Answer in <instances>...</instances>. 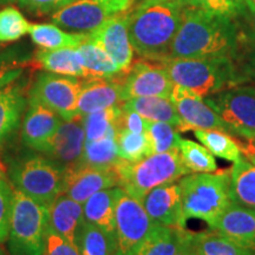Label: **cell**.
<instances>
[{
    "mask_svg": "<svg viewBox=\"0 0 255 255\" xmlns=\"http://www.w3.org/2000/svg\"><path fill=\"white\" fill-rule=\"evenodd\" d=\"M89 38L107 51L123 73L130 69L133 49L128 32V11L110 17L100 27L89 33Z\"/></svg>",
    "mask_w": 255,
    "mask_h": 255,
    "instance_id": "cell-15",
    "label": "cell"
},
{
    "mask_svg": "<svg viewBox=\"0 0 255 255\" xmlns=\"http://www.w3.org/2000/svg\"><path fill=\"white\" fill-rule=\"evenodd\" d=\"M148 126L149 121L137 114L136 111L122 109V114H121L119 123H117V131L121 129H126L131 132L145 133Z\"/></svg>",
    "mask_w": 255,
    "mask_h": 255,
    "instance_id": "cell-43",
    "label": "cell"
},
{
    "mask_svg": "<svg viewBox=\"0 0 255 255\" xmlns=\"http://www.w3.org/2000/svg\"><path fill=\"white\" fill-rule=\"evenodd\" d=\"M0 255H7V253H6V252L2 250V248H0Z\"/></svg>",
    "mask_w": 255,
    "mask_h": 255,
    "instance_id": "cell-52",
    "label": "cell"
},
{
    "mask_svg": "<svg viewBox=\"0 0 255 255\" xmlns=\"http://www.w3.org/2000/svg\"><path fill=\"white\" fill-rule=\"evenodd\" d=\"M145 133L150 141L152 154L178 150L181 136L178 130L171 124L149 121Z\"/></svg>",
    "mask_w": 255,
    "mask_h": 255,
    "instance_id": "cell-37",
    "label": "cell"
},
{
    "mask_svg": "<svg viewBox=\"0 0 255 255\" xmlns=\"http://www.w3.org/2000/svg\"><path fill=\"white\" fill-rule=\"evenodd\" d=\"M250 142V144H248V148L244 149V151L246 152V155L248 154H255V138L252 139V141H248Z\"/></svg>",
    "mask_w": 255,
    "mask_h": 255,
    "instance_id": "cell-48",
    "label": "cell"
},
{
    "mask_svg": "<svg viewBox=\"0 0 255 255\" xmlns=\"http://www.w3.org/2000/svg\"><path fill=\"white\" fill-rule=\"evenodd\" d=\"M124 193L121 187H114L94 194L83 206L85 221L97 226L115 237V216L120 197ZM116 239V238H115Z\"/></svg>",
    "mask_w": 255,
    "mask_h": 255,
    "instance_id": "cell-22",
    "label": "cell"
},
{
    "mask_svg": "<svg viewBox=\"0 0 255 255\" xmlns=\"http://www.w3.org/2000/svg\"><path fill=\"white\" fill-rule=\"evenodd\" d=\"M63 176L64 168L41 155L23 157L11 169L15 189L46 207L62 195Z\"/></svg>",
    "mask_w": 255,
    "mask_h": 255,
    "instance_id": "cell-7",
    "label": "cell"
},
{
    "mask_svg": "<svg viewBox=\"0 0 255 255\" xmlns=\"http://www.w3.org/2000/svg\"><path fill=\"white\" fill-rule=\"evenodd\" d=\"M12 203H13V189L0 175V245L4 244L8 239Z\"/></svg>",
    "mask_w": 255,
    "mask_h": 255,
    "instance_id": "cell-40",
    "label": "cell"
},
{
    "mask_svg": "<svg viewBox=\"0 0 255 255\" xmlns=\"http://www.w3.org/2000/svg\"><path fill=\"white\" fill-rule=\"evenodd\" d=\"M240 51V32L233 18L183 6L182 23L170 47L168 59L228 57Z\"/></svg>",
    "mask_w": 255,
    "mask_h": 255,
    "instance_id": "cell-1",
    "label": "cell"
},
{
    "mask_svg": "<svg viewBox=\"0 0 255 255\" xmlns=\"http://www.w3.org/2000/svg\"><path fill=\"white\" fill-rule=\"evenodd\" d=\"M228 127L231 136L255 138V88L232 87L205 98Z\"/></svg>",
    "mask_w": 255,
    "mask_h": 255,
    "instance_id": "cell-8",
    "label": "cell"
},
{
    "mask_svg": "<svg viewBox=\"0 0 255 255\" xmlns=\"http://www.w3.org/2000/svg\"><path fill=\"white\" fill-rule=\"evenodd\" d=\"M244 1H245V6H246L251 12L255 11V0H244Z\"/></svg>",
    "mask_w": 255,
    "mask_h": 255,
    "instance_id": "cell-49",
    "label": "cell"
},
{
    "mask_svg": "<svg viewBox=\"0 0 255 255\" xmlns=\"http://www.w3.org/2000/svg\"><path fill=\"white\" fill-rule=\"evenodd\" d=\"M120 177L114 167L75 164L64 168L62 194L84 205L97 191L119 187Z\"/></svg>",
    "mask_w": 255,
    "mask_h": 255,
    "instance_id": "cell-13",
    "label": "cell"
},
{
    "mask_svg": "<svg viewBox=\"0 0 255 255\" xmlns=\"http://www.w3.org/2000/svg\"><path fill=\"white\" fill-rule=\"evenodd\" d=\"M77 49L82 55L87 78H114L123 73L107 51L91 40L89 34Z\"/></svg>",
    "mask_w": 255,
    "mask_h": 255,
    "instance_id": "cell-28",
    "label": "cell"
},
{
    "mask_svg": "<svg viewBox=\"0 0 255 255\" xmlns=\"http://www.w3.org/2000/svg\"><path fill=\"white\" fill-rule=\"evenodd\" d=\"M180 4L231 18L246 8L244 0H180Z\"/></svg>",
    "mask_w": 255,
    "mask_h": 255,
    "instance_id": "cell-39",
    "label": "cell"
},
{
    "mask_svg": "<svg viewBox=\"0 0 255 255\" xmlns=\"http://www.w3.org/2000/svg\"><path fill=\"white\" fill-rule=\"evenodd\" d=\"M85 144V131L82 116L72 121H63L52 138L40 152L49 156L60 167L68 168L79 163Z\"/></svg>",
    "mask_w": 255,
    "mask_h": 255,
    "instance_id": "cell-17",
    "label": "cell"
},
{
    "mask_svg": "<svg viewBox=\"0 0 255 255\" xmlns=\"http://www.w3.org/2000/svg\"><path fill=\"white\" fill-rule=\"evenodd\" d=\"M122 114V105L95 111L82 116L85 142L97 141L108 136H116L117 123Z\"/></svg>",
    "mask_w": 255,
    "mask_h": 255,
    "instance_id": "cell-31",
    "label": "cell"
},
{
    "mask_svg": "<svg viewBox=\"0 0 255 255\" xmlns=\"http://www.w3.org/2000/svg\"><path fill=\"white\" fill-rule=\"evenodd\" d=\"M120 159L116 136H108L97 141L85 142L79 164L94 165V167H114Z\"/></svg>",
    "mask_w": 255,
    "mask_h": 255,
    "instance_id": "cell-34",
    "label": "cell"
},
{
    "mask_svg": "<svg viewBox=\"0 0 255 255\" xmlns=\"http://www.w3.org/2000/svg\"><path fill=\"white\" fill-rule=\"evenodd\" d=\"M122 109L132 110L151 122H163L174 126L182 131L183 122L170 98L138 97L128 100L122 104Z\"/></svg>",
    "mask_w": 255,
    "mask_h": 255,
    "instance_id": "cell-24",
    "label": "cell"
},
{
    "mask_svg": "<svg viewBox=\"0 0 255 255\" xmlns=\"http://www.w3.org/2000/svg\"><path fill=\"white\" fill-rule=\"evenodd\" d=\"M31 24L21 12L12 6L0 11V43L18 40L30 32Z\"/></svg>",
    "mask_w": 255,
    "mask_h": 255,
    "instance_id": "cell-38",
    "label": "cell"
},
{
    "mask_svg": "<svg viewBox=\"0 0 255 255\" xmlns=\"http://www.w3.org/2000/svg\"><path fill=\"white\" fill-rule=\"evenodd\" d=\"M27 102L23 84L17 81L0 90V148L18 129Z\"/></svg>",
    "mask_w": 255,
    "mask_h": 255,
    "instance_id": "cell-23",
    "label": "cell"
},
{
    "mask_svg": "<svg viewBox=\"0 0 255 255\" xmlns=\"http://www.w3.org/2000/svg\"><path fill=\"white\" fill-rule=\"evenodd\" d=\"M170 100L183 122L182 131L195 129L220 130L229 133L228 127L220 116L205 102V98L188 89L175 85ZM231 135V133H229Z\"/></svg>",
    "mask_w": 255,
    "mask_h": 255,
    "instance_id": "cell-14",
    "label": "cell"
},
{
    "mask_svg": "<svg viewBox=\"0 0 255 255\" xmlns=\"http://www.w3.org/2000/svg\"><path fill=\"white\" fill-rule=\"evenodd\" d=\"M247 157H248V161H251L252 163L255 165V154H248Z\"/></svg>",
    "mask_w": 255,
    "mask_h": 255,
    "instance_id": "cell-50",
    "label": "cell"
},
{
    "mask_svg": "<svg viewBox=\"0 0 255 255\" xmlns=\"http://www.w3.org/2000/svg\"><path fill=\"white\" fill-rule=\"evenodd\" d=\"M76 247L81 255H116V239L84 220L77 232Z\"/></svg>",
    "mask_w": 255,
    "mask_h": 255,
    "instance_id": "cell-30",
    "label": "cell"
},
{
    "mask_svg": "<svg viewBox=\"0 0 255 255\" xmlns=\"http://www.w3.org/2000/svg\"><path fill=\"white\" fill-rule=\"evenodd\" d=\"M165 69L171 82L206 98L244 82L234 60L228 57L167 59Z\"/></svg>",
    "mask_w": 255,
    "mask_h": 255,
    "instance_id": "cell-3",
    "label": "cell"
},
{
    "mask_svg": "<svg viewBox=\"0 0 255 255\" xmlns=\"http://www.w3.org/2000/svg\"><path fill=\"white\" fill-rule=\"evenodd\" d=\"M83 222V205L64 194L47 206V228L73 246H76V237Z\"/></svg>",
    "mask_w": 255,
    "mask_h": 255,
    "instance_id": "cell-21",
    "label": "cell"
},
{
    "mask_svg": "<svg viewBox=\"0 0 255 255\" xmlns=\"http://www.w3.org/2000/svg\"><path fill=\"white\" fill-rule=\"evenodd\" d=\"M126 1H128V2H130V4H131V2L133 1V0H126Z\"/></svg>",
    "mask_w": 255,
    "mask_h": 255,
    "instance_id": "cell-53",
    "label": "cell"
},
{
    "mask_svg": "<svg viewBox=\"0 0 255 255\" xmlns=\"http://www.w3.org/2000/svg\"><path fill=\"white\" fill-rule=\"evenodd\" d=\"M126 0H76L51 14L58 27L76 33H91L113 15L127 11Z\"/></svg>",
    "mask_w": 255,
    "mask_h": 255,
    "instance_id": "cell-10",
    "label": "cell"
},
{
    "mask_svg": "<svg viewBox=\"0 0 255 255\" xmlns=\"http://www.w3.org/2000/svg\"><path fill=\"white\" fill-rule=\"evenodd\" d=\"M241 39L251 47L255 46V11L252 12V20L250 23V31L241 32Z\"/></svg>",
    "mask_w": 255,
    "mask_h": 255,
    "instance_id": "cell-47",
    "label": "cell"
},
{
    "mask_svg": "<svg viewBox=\"0 0 255 255\" xmlns=\"http://www.w3.org/2000/svg\"><path fill=\"white\" fill-rule=\"evenodd\" d=\"M24 71V65L17 60H0V90L18 81Z\"/></svg>",
    "mask_w": 255,
    "mask_h": 255,
    "instance_id": "cell-44",
    "label": "cell"
},
{
    "mask_svg": "<svg viewBox=\"0 0 255 255\" xmlns=\"http://www.w3.org/2000/svg\"><path fill=\"white\" fill-rule=\"evenodd\" d=\"M115 169L120 177L119 187L141 202L149 191L163 184L176 182L190 173L178 150L152 154L138 162L121 158L115 164Z\"/></svg>",
    "mask_w": 255,
    "mask_h": 255,
    "instance_id": "cell-4",
    "label": "cell"
},
{
    "mask_svg": "<svg viewBox=\"0 0 255 255\" xmlns=\"http://www.w3.org/2000/svg\"><path fill=\"white\" fill-rule=\"evenodd\" d=\"M199 255H255L254 250L241 247L218 232L193 233Z\"/></svg>",
    "mask_w": 255,
    "mask_h": 255,
    "instance_id": "cell-32",
    "label": "cell"
},
{
    "mask_svg": "<svg viewBox=\"0 0 255 255\" xmlns=\"http://www.w3.org/2000/svg\"><path fill=\"white\" fill-rule=\"evenodd\" d=\"M154 225L141 201L124 191L117 202L115 216L116 255H133Z\"/></svg>",
    "mask_w": 255,
    "mask_h": 255,
    "instance_id": "cell-11",
    "label": "cell"
},
{
    "mask_svg": "<svg viewBox=\"0 0 255 255\" xmlns=\"http://www.w3.org/2000/svg\"><path fill=\"white\" fill-rule=\"evenodd\" d=\"M76 0H17L21 8L34 15L52 14Z\"/></svg>",
    "mask_w": 255,
    "mask_h": 255,
    "instance_id": "cell-41",
    "label": "cell"
},
{
    "mask_svg": "<svg viewBox=\"0 0 255 255\" xmlns=\"http://www.w3.org/2000/svg\"><path fill=\"white\" fill-rule=\"evenodd\" d=\"M31 39L43 50H57L64 47H78L88 38L89 33H69L55 24H31Z\"/></svg>",
    "mask_w": 255,
    "mask_h": 255,
    "instance_id": "cell-29",
    "label": "cell"
},
{
    "mask_svg": "<svg viewBox=\"0 0 255 255\" xmlns=\"http://www.w3.org/2000/svg\"><path fill=\"white\" fill-rule=\"evenodd\" d=\"M81 85L77 77L40 72L28 92V101L49 108L63 121H72L79 116L77 104Z\"/></svg>",
    "mask_w": 255,
    "mask_h": 255,
    "instance_id": "cell-9",
    "label": "cell"
},
{
    "mask_svg": "<svg viewBox=\"0 0 255 255\" xmlns=\"http://www.w3.org/2000/svg\"><path fill=\"white\" fill-rule=\"evenodd\" d=\"M119 156L124 161L138 162L152 155V148L146 133H136L121 129L116 133Z\"/></svg>",
    "mask_w": 255,
    "mask_h": 255,
    "instance_id": "cell-36",
    "label": "cell"
},
{
    "mask_svg": "<svg viewBox=\"0 0 255 255\" xmlns=\"http://www.w3.org/2000/svg\"><path fill=\"white\" fill-rule=\"evenodd\" d=\"M47 227V207L14 189L7 239L9 254L44 255Z\"/></svg>",
    "mask_w": 255,
    "mask_h": 255,
    "instance_id": "cell-6",
    "label": "cell"
},
{
    "mask_svg": "<svg viewBox=\"0 0 255 255\" xmlns=\"http://www.w3.org/2000/svg\"><path fill=\"white\" fill-rule=\"evenodd\" d=\"M178 184L187 219H199L212 226L233 203L229 171L188 174Z\"/></svg>",
    "mask_w": 255,
    "mask_h": 255,
    "instance_id": "cell-5",
    "label": "cell"
},
{
    "mask_svg": "<svg viewBox=\"0 0 255 255\" xmlns=\"http://www.w3.org/2000/svg\"><path fill=\"white\" fill-rule=\"evenodd\" d=\"M252 49H253V51H252L250 55H248L246 63L244 64V66H242V69L240 71L244 82L246 81L247 78L255 79V46L252 47Z\"/></svg>",
    "mask_w": 255,
    "mask_h": 255,
    "instance_id": "cell-46",
    "label": "cell"
},
{
    "mask_svg": "<svg viewBox=\"0 0 255 255\" xmlns=\"http://www.w3.org/2000/svg\"><path fill=\"white\" fill-rule=\"evenodd\" d=\"M233 163L229 170L233 202L255 210V165L241 156Z\"/></svg>",
    "mask_w": 255,
    "mask_h": 255,
    "instance_id": "cell-26",
    "label": "cell"
},
{
    "mask_svg": "<svg viewBox=\"0 0 255 255\" xmlns=\"http://www.w3.org/2000/svg\"><path fill=\"white\" fill-rule=\"evenodd\" d=\"M175 255H199L193 240V233L188 231L184 232L182 241Z\"/></svg>",
    "mask_w": 255,
    "mask_h": 255,
    "instance_id": "cell-45",
    "label": "cell"
},
{
    "mask_svg": "<svg viewBox=\"0 0 255 255\" xmlns=\"http://www.w3.org/2000/svg\"><path fill=\"white\" fill-rule=\"evenodd\" d=\"M36 60L46 71L70 76V77L87 78L84 63L79 50L76 47H64L57 50H39Z\"/></svg>",
    "mask_w": 255,
    "mask_h": 255,
    "instance_id": "cell-25",
    "label": "cell"
},
{
    "mask_svg": "<svg viewBox=\"0 0 255 255\" xmlns=\"http://www.w3.org/2000/svg\"><path fill=\"white\" fill-rule=\"evenodd\" d=\"M178 151L184 165L191 173H214L218 170L214 155L199 143L181 138Z\"/></svg>",
    "mask_w": 255,
    "mask_h": 255,
    "instance_id": "cell-35",
    "label": "cell"
},
{
    "mask_svg": "<svg viewBox=\"0 0 255 255\" xmlns=\"http://www.w3.org/2000/svg\"><path fill=\"white\" fill-rule=\"evenodd\" d=\"M44 255H81L77 247L73 246L57 233L47 228Z\"/></svg>",
    "mask_w": 255,
    "mask_h": 255,
    "instance_id": "cell-42",
    "label": "cell"
},
{
    "mask_svg": "<svg viewBox=\"0 0 255 255\" xmlns=\"http://www.w3.org/2000/svg\"><path fill=\"white\" fill-rule=\"evenodd\" d=\"M63 120L49 108L28 101V109L25 114L21 130L24 145L40 152L57 132Z\"/></svg>",
    "mask_w": 255,
    "mask_h": 255,
    "instance_id": "cell-20",
    "label": "cell"
},
{
    "mask_svg": "<svg viewBox=\"0 0 255 255\" xmlns=\"http://www.w3.org/2000/svg\"><path fill=\"white\" fill-rule=\"evenodd\" d=\"M1 44H2V43H0V47H1V46H2V45H1Z\"/></svg>",
    "mask_w": 255,
    "mask_h": 255,
    "instance_id": "cell-55",
    "label": "cell"
},
{
    "mask_svg": "<svg viewBox=\"0 0 255 255\" xmlns=\"http://www.w3.org/2000/svg\"><path fill=\"white\" fill-rule=\"evenodd\" d=\"M186 228L167 227L155 223L133 255H175Z\"/></svg>",
    "mask_w": 255,
    "mask_h": 255,
    "instance_id": "cell-27",
    "label": "cell"
},
{
    "mask_svg": "<svg viewBox=\"0 0 255 255\" xmlns=\"http://www.w3.org/2000/svg\"><path fill=\"white\" fill-rule=\"evenodd\" d=\"M17 0H0V4H7V2H13Z\"/></svg>",
    "mask_w": 255,
    "mask_h": 255,
    "instance_id": "cell-51",
    "label": "cell"
},
{
    "mask_svg": "<svg viewBox=\"0 0 255 255\" xmlns=\"http://www.w3.org/2000/svg\"><path fill=\"white\" fill-rule=\"evenodd\" d=\"M209 227L239 246L255 251L254 209L233 202Z\"/></svg>",
    "mask_w": 255,
    "mask_h": 255,
    "instance_id": "cell-19",
    "label": "cell"
},
{
    "mask_svg": "<svg viewBox=\"0 0 255 255\" xmlns=\"http://www.w3.org/2000/svg\"><path fill=\"white\" fill-rule=\"evenodd\" d=\"M183 6L170 0H142L128 12L132 49L143 59L164 62L182 23Z\"/></svg>",
    "mask_w": 255,
    "mask_h": 255,
    "instance_id": "cell-2",
    "label": "cell"
},
{
    "mask_svg": "<svg viewBox=\"0 0 255 255\" xmlns=\"http://www.w3.org/2000/svg\"><path fill=\"white\" fill-rule=\"evenodd\" d=\"M173 87L164 64L146 59L131 64L121 83L123 103L138 97L170 98Z\"/></svg>",
    "mask_w": 255,
    "mask_h": 255,
    "instance_id": "cell-12",
    "label": "cell"
},
{
    "mask_svg": "<svg viewBox=\"0 0 255 255\" xmlns=\"http://www.w3.org/2000/svg\"><path fill=\"white\" fill-rule=\"evenodd\" d=\"M170 1H176V2H180V0H170Z\"/></svg>",
    "mask_w": 255,
    "mask_h": 255,
    "instance_id": "cell-54",
    "label": "cell"
},
{
    "mask_svg": "<svg viewBox=\"0 0 255 255\" xmlns=\"http://www.w3.org/2000/svg\"><path fill=\"white\" fill-rule=\"evenodd\" d=\"M194 135L214 156L235 162L241 156V148L229 133L220 130L195 129Z\"/></svg>",
    "mask_w": 255,
    "mask_h": 255,
    "instance_id": "cell-33",
    "label": "cell"
},
{
    "mask_svg": "<svg viewBox=\"0 0 255 255\" xmlns=\"http://www.w3.org/2000/svg\"><path fill=\"white\" fill-rule=\"evenodd\" d=\"M142 205L155 223L167 227L186 228L187 218L178 183H167L149 191L143 197Z\"/></svg>",
    "mask_w": 255,
    "mask_h": 255,
    "instance_id": "cell-16",
    "label": "cell"
},
{
    "mask_svg": "<svg viewBox=\"0 0 255 255\" xmlns=\"http://www.w3.org/2000/svg\"><path fill=\"white\" fill-rule=\"evenodd\" d=\"M123 75L114 78H85L82 82L78 96V115L95 113L111 107L122 105V83Z\"/></svg>",
    "mask_w": 255,
    "mask_h": 255,
    "instance_id": "cell-18",
    "label": "cell"
}]
</instances>
